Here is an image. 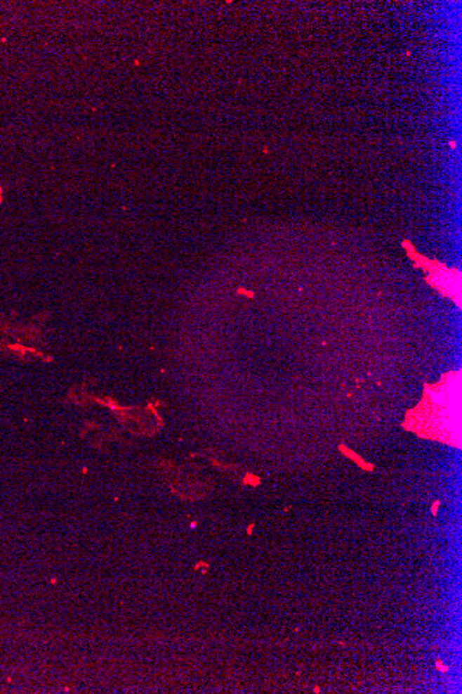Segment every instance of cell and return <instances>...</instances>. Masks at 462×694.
<instances>
[{"mask_svg":"<svg viewBox=\"0 0 462 694\" xmlns=\"http://www.w3.org/2000/svg\"><path fill=\"white\" fill-rule=\"evenodd\" d=\"M430 283L443 291V294H451V298H454V294L460 297V275L457 272H451L444 268L432 269Z\"/></svg>","mask_w":462,"mask_h":694,"instance_id":"1","label":"cell"}]
</instances>
